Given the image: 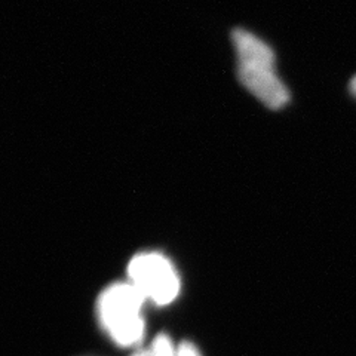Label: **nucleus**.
<instances>
[{"mask_svg":"<svg viewBox=\"0 0 356 356\" xmlns=\"http://www.w3.org/2000/svg\"><path fill=\"white\" fill-rule=\"evenodd\" d=\"M146 302L131 282H116L99 294L97 315L107 336L118 346H137L144 339V319L141 307Z\"/></svg>","mask_w":356,"mask_h":356,"instance_id":"1","label":"nucleus"},{"mask_svg":"<svg viewBox=\"0 0 356 356\" xmlns=\"http://www.w3.org/2000/svg\"><path fill=\"white\" fill-rule=\"evenodd\" d=\"M129 282L153 303L165 306L180 293V277L172 263L159 252H141L128 264Z\"/></svg>","mask_w":356,"mask_h":356,"instance_id":"2","label":"nucleus"},{"mask_svg":"<svg viewBox=\"0 0 356 356\" xmlns=\"http://www.w3.org/2000/svg\"><path fill=\"white\" fill-rule=\"evenodd\" d=\"M238 79L269 108L277 110L289 102V92L273 69L254 65H238Z\"/></svg>","mask_w":356,"mask_h":356,"instance_id":"3","label":"nucleus"},{"mask_svg":"<svg viewBox=\"0 0 356 356\" xmlns=\"http://www.w3.org/2000/svg\"><path fill=\"white\" fill-rule=\"evenodd\" d=\"M230 38L233 47L236 49L239 64L273 69L275 54L263 40L257 39L250 31L242 29L233 30Z\"/></svg>","mask_w":356,"mask_h":356,"instance_id":"4","label":"nucleus"},{"mask_svg":"<svg viewBox=\"0 0 356 356\" xmlns=\"http://www.w3.org/2000/svg\"><path fill=\"white\" fill-rule=\"evenodd\" d=\"M131 356H177V349L174 348L170 336L159 334V336L152 341L150 348L138 350Z\"/></svg>","mask_w":356,"mask_h":356,"instance_id":"5","label":"nucleus"},{"mask_svg":"<svg viewBox=\"0 0 356 356\" xmlns=\"http://www.w3.org/2000/svg\"><path fill=\"white\" fill-rule=\"evenodd\" d=\"M177 356H200V352L191 341H183L177 349Z\"/></svg>","mask_w":356,"mask_h":356,"instance_id":"6","label":"nucleus"},{"mask_svg":"<svg viewBox=\"0 0 356 356\" xmlns=\"http://www.w3.org/2000/svg\"><path fill=\"white\" fill-rule=\"evenodd\" d=\"M349 89H350V92L356 97V76H355L353 79L350 81V83H349Z\"/></svg>","mask_w":356,"mask_h":356,"instance_id":"7","label":"nucleus"}]
</instances>
